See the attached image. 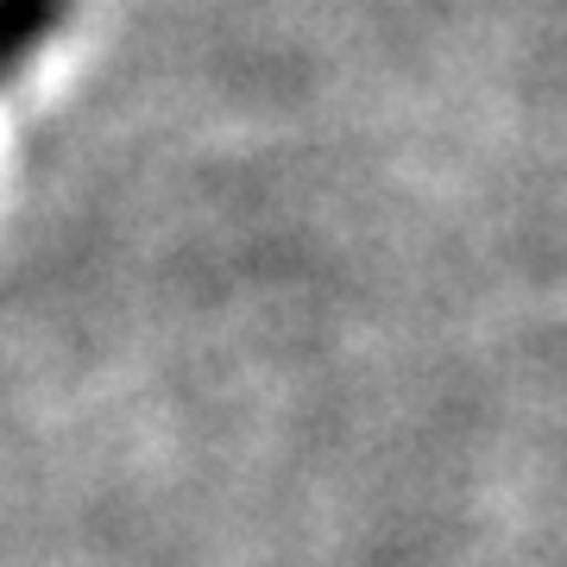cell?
I'll use <instances>...</instances> for the list:
<instances>
[{"label": "cell", "instance_id": "cell-1", "mask_svg": "<svg viewBox=\"0 0 567 567\" xmlns=\"http://www.w3.org/2000/svg\"><path fill=\"white\" fill-rule=\"evenodd\" d=\"M63 13L70 0H0V82H13L39 58V44L63 25Z\"/></svg>", "mask_w": 567, "mask_h": 567}]
</instances>
